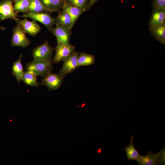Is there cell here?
I'll use <instances>...</instances> for the list:
<instances>
[{
  "label": "cell",
  "mask_w": 165,
  "mask_h": 165,
  "mask_svg": "<svg viewBox=\"0 0 165 165\" xmlns=\"http://www.w3.org/2000/svg\"><path fill=\"white\" fill-rule=\"evenodd\" d=\"M13 33L11 40L12 46H19L25 48L30 44L31 41L26 36L22 28L17 24L13 29Z\"/></svg>",
  "instance_id": "5b68a950"
},
{
  "label": "cell",
  "mask_w": 165,
  "mask_h": 165,
  "mask_svg": "<svg viewBox=\"0 0 165 165\" xmlns=\"http://www.w3.org/2000/svg\"><path fill=\"white\" fill-rule=\"evenodd\" d=\"M152 6L153 9L165 10V0H153Z\"/></svg>",
  "instance_id": "cb8c5ba5"
},
{
  "label": "cell",
  "mask_w": 165,
  "mask_h": 165,
  "mask_svg": "<svg viewBox=\"0 0 165 165\" xmlns=\"http://www.w3.org/2000/svg\"><path fill=\"white\" fill-rule=\"evenodd\" d=\"M55 28H52L50 31L56 37L57 44L69 43L71 36V30H69L56 22Z\"/></svg>",
  "instance_id": "30bf717a"
},
{
  "label": "cell",
  "mask_w": 165,
  "mask_h": 165,
  "mask_svg": "<svg viewBox=\"0 0 165 165\" xmlns=\"http://www.w3.org/2000/svg\"><path fill=\"white\" fill-rule=\"evenodd\" d=\"M67 3L76 6L85 11L87 7L89 0H64Z\"/></svg>",
  "instance_id": "603a6c76"
},
{
  "label": "cell",
  "mask_w": 165,
  "mask_h": 165,
  "mask_svg": "<svg viewBox=\"0 0 165 165\" xmlns=\"http://www.w3.org/2000/svg\"><path fill=\"white\" fill-rule=\"evenodd\" d=\"M55 50V56L51 60L52 64L58 63L63 61L75 50V47L69 43H59L57 44Z\"/></svg>",
  "instance_id": "52a82bcc"
},
{
  "label": "cell",
  "mask_w": 165,
  "mask_h": 165,
  "mask_svg": "<svg viewBox=\"0 0 165 165\" xmlns=\"http://www.w3.org/2000/svg\"><path fill=\"white\" fill-rule=\"evenodd\" d=\"M60 10L49 9L46 7L40 0H31L29 12H59Z\"/></svg>",
  "instance_id": "9a60e30c"
},
{
  "label": "cell",
  "mask_w": 165,
  "mask_h": 165,
  "mask_svg": "<svg viewBox=\"0 0 165 165\" xmlns=\"http://www.w3.org/2000/svg\"><path fill=\"white\" fill-rule=\"evenodd\" d=\"M65 76L51 72L42 78L40 83L41 85L47 86L49 90H57L61 86Z\"/></svg>",
  "instance_id": "8992f818"
},
{
  "label": "cell",
  "mask_w": 165,
  "mask_h": 165,
  "mask_svg": "<svg viewBox=\"0 0 165 165\" xmlns=\"http://www.w3.org/2000/svg\"><path fill=\"white\" fill-rule=\"evenodd\" d=\"M149 30L152 36L157 41L165 45V23Z\"/></svg>",
  "instance_id": "e0dca14e"
},
{
  "label": "cell",
  "mask_w": 165,
  "mask_h": 165,
  "mask_svg": "<svg viewBox=\"0 0 165 165\" xmlns=\"http://www.w3.org/2000/svg\"><path fill=\"white\" fill-rule=\"evenodd\" d=\"M55 48L51 47L48 42H44L35 48L33 50L32 55L34 60L46 61H51V58Z\"/></svg>",
  "instance_id": "3957f363"
},
{
  "label": "cell",
  "mask_w": 165,
  "mask_h": 165,
  "mask_svg": "<svg viewBox=\"0 0 165 165\" xmlns=\"http://www.w3.org/2000/svg\"><path fill=\"white\" fill-rule=\"evenodd\" d=\"M98 0H89L87 7V10L90 9L91 7Z\"/></svg>",
  "instance_id": "d4e9b609"
},
{
  "label": "cell",
  "mask_w": 165,
  "mask_h": 165,
  "mask_svg": "<svg viewBox=\"0 0 165 165\" xmlns=\"http://www.w3.org/2000/svg\"><path fill=\"white\" fill-rule=\"evenodd\" d=\"M23 57L22 54H20L18 59L13 63L12 67V74L15 76L19 83L21 81L24 72L21 63V59Z\"/></svg>",
  "instance_id": "2e32d148"
},
{
  "label": "cell",
  "mask_w": 165,
  "mask_h": 165,
  "mask_svg": "<svg viewBox=\"0 0 165 165\" xmlns=\"http://www.w3.org/2000/svg\"><path fill=\"white\" fill-rule=\"evenodd\" d=\"M18 16L15 14L12 0H0V20L13 19Z\"/></svg>",
  "instance_id": "8fae6325"
},
{
  "label": "cell",
  "mask_w": 165,
  "mask_h": 165,
  "mask_svg": "<svg viewBox=\"0 0 165 165\" xmlns=\"http://www.w3.org/2000/svg\"><path fill=\"white\" fill-rule=\"evenodd\" d=\"M6 29V28L2 26H0V30L4 31Z\"/></svg>",
  "instance_id": "484cf974"
},
{
  "label": "cell",
  "mask_w": 165,
  "mask_h": 165,
  "mask_svg": "<svg viewBox=\"0 0 165 165\" xmlns=\"http://www.w3.org/2000/svg\"><path fill=\"white\" fill-rule=\"evenodd\" d=\"M95 62V59L93 55L82 52L81 53L78 59V67L91 65L94 64Z\"/></svg>",
  "instance_id": "d6986e66"
},
{
  "label": "cell",
  "mask_w": 165,
  "mask_h": 165,
  "mask_svg": "<svg viewBox=\"0 0 165 165\" xmlns=\"http://www.w3.org/2000/svg\"><path fill=\"white\" fill-rule=\"evenodd\" d=\"M22 20L15 17L13 19L20 25L26 33L29 34L31 36H35L38 34L41 31V27L33 19L32 21L27 20V17Z\"/></svg>",
  "instance_id": "9c48e42d"
},
{
  "label": "cell",
  "mask_w": 165,
  "mask_h": 165,
  "mask_svg": "<svg viewBox=\"0 0 165 165\" xmlns=\"http://www.w3.org/2000/svg\"><path fill=\"white\" fill-rule=\"evenodd\" d=\"M79 53L75 50L73 51L63 61L62 67L59 73L62 75L66 76L68 73L75 71L78 67V59Z\"/></svg>",
  "instance_id": "ba28073f"
},
{
  "label": "cell",
  "mask_w": 165,
  "mask_h": 165,
  "mask_svg": "<svg viewBox=\"0 0 165 165\" xmlns=\"http://www.w3.org/2000/svg\"><path fill=\"white\" fill-rule=\"evenodd\" d=\"M136 161L140 165L164 164L165 149L161 150L157 154L149 151L146 155H140Z\"/></svg>",
  "instance_id": "7a4b0ae2"
},
{
  "label": "cell",
  "mask_w": 165,
  "mask_h": 165,
  "mask_svg": "<svg viewBox=\"0 0 165 165\" xmlns=\"http://www.w3.org/2000/svg\"><path fill=\"white\" fill-rule=\"evenodd\" d=\"M101 148H100L99 150L97 152L98 153H100L101 152Z\"/></svg>",
  "instance_id": "4316f807"
},
{
  "label": "cell",
  "mask_w": 165,
  "mask_h": 165,
  "mask_svg": "<svg viewBox=\"0 0 165 165\" xmlns=\"http://www.w3.org/2000/svg\"><path fill=\"white\" fill-rule=\"evenodd\" d=\"M21 81L27 85L36 88L41 85V83L37 82V76L28 72H24Z\"/></svg>",
  "instance_id": "ffe728a7"
},
{
  "label": "cell",
  "mask_w": 165,
  "mask_h": 165,
  "mask_svg": "<svg viewBox=\"0 0 165 165\" xmlns=\"http://www.w3.org/2000/svg\"><path fill=\"white\" fill-rule=\"evenodd\" d=\"M31 0H13L14 13L17 14L20 12L26 13L29 12Z\"/></svg>",
  "instance_id": "ac0fdd59"
},
{
  "label": "cell",
  "mask_w": 165,
  "mask_h": 165,
  "mask_svg": "<svg viewBox=\"0 0 165 165\" xmlns=\"http://www.w3.org/2000/svg\"><path fill=\"white\" fill-rule=\"evenodd\" d=\"M22 16L30 18L41 23L46 26L49 31L57 22L56 18L52 17L47 12H29L24 14Z\"/></svg>",
  "instance_id": "277c9868"
},
{
  "label": "cell",
  "mask_w": 165,
  "mask_h": 165,
  "mask_svg": "<svg viewBox=\"0 0 165 165\" xmlns=\"http://www.w3.org/2000/svg\"><path fill=\"white\" fill-rule=\"evenodd\" d=\"M56 19L57 23L69 30H71L74 25L71 16L63 10L59 12Z\"/></svg>",
  "instance_id": "5bb4252c"
},
{
  "label": "cell",
  "mask_w": 165,
  "mask_h": 165,
  "mask_svg": "<svg viewBox=\"0 0 165 165\" xmlns=\"http://www.w3.org/2000/svg\"><path fill=\"white\" fill-rule=\"evenodd\" d=\"M133 138L134 136H132L130 144L123 149L126 152L127 159L128 160H134L136 161L140 155L133 144Z\"/></svg>",
  "instance_id": "44dd1931"
},
{
  "label": "cell",
  "mask_w": 165,
  "mask_h": 165,
  "mask_svg": "<svg viewBox=\"0 0 165 165\" xmlns=\"http://www.w3.org/2000/svg\"><path fill=\"white\" fill-rule=\"evenodd\" d=\"M164 23H165V10L153 9L149 21V30Z\"/></svg>",
  "instance_id": "7c38bea8"
},
{
  "label": "cell",
  "mask_w": 165,
  "mask_h": 165,
  "mask_svg": "<svg viewBox=\"0 0 165 165\" xmlns=\"http://www.w3.org/2000/svg\"><path fill=\"white\" fill-rule=\"evenodd\" d=\"M47 7L50 9L60 10L64 0H40Z\"/></svg>",
  "instance_id": "7402d4cb"
},
{
  "label": "cell",
  "mask_w": 165,
  "mask_h": 165,
  "mask_svg": "<svg viewBox=\"0 0 165 165\" xmlns=\"http://www.w3.org/2000/svg\"><path fill=\"white\" fill-rule=\"evenodd\" d=\"M62 9L71 16L74 25L79 17L85 11L76 6L67 3L64 1Z\"/></svg>",
  "instance_id": "4fadbf2b"
},
{
  "label": "cell",
  "mask_w": 165,
  "mask_h": 165,
  "mask_svg": "<svg viewBox=\"0 0 165 165\" xmlns=\"http://www.w3.org/2000/svg\"><path fill=\"white\" fill-rule=\"evenodd\" d=\"M51 61H46L34 60L27 63L25 67V71L31 72L42 78L51 72L53 64Z\"/></svg>",
  "instance_id": "6da1fadb"
}]
</instances>
